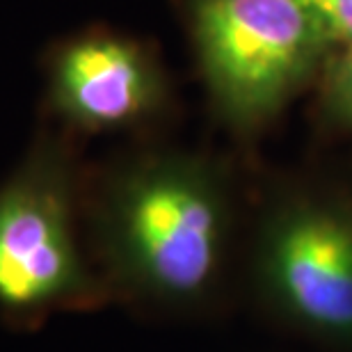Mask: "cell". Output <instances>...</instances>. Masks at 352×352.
Returning <instances> with one entry per match:
<instances>
[{
  "label": "cell",
  "instance_id": "cell-1",
  "mask_svg": "<svg viewBox=\"0 0 352 352\" xmlns=\"http://www.w3.org/2000/svg\"><path fill=\"white\" fill-rule=\"evenodd\" d=\"M94 227L117 288L165 309L192 307L206 298L220 270V183L199 160L142 158L108 179Z\"/></svg>",
  "mask_w": 352,
  "mask_h": 352
},
{
  "label": "cell",
  "instance_id": "cell-2",
  "mask_svg": "<svg viewBox=\"0 0 352 352\" xmlns=\"http://www.w3.org/2000/svg\"><path fill=\"white\" fill-rule=\"evenodd\" d=\"M103 295L80 250L72 158L44 135L0 186V316L34 329L53 314L96 307Z\"/></svg>",
  "mask_w": 352,
  "mask_h": 352
},
{
  "label": "cell",
  "instance_id": "cell-3",
  "mask_svg": "<svg viewBox=\"0 0 352 352\" xmlns=\"http://www.w3.org/2000/svg\"><path fill=\"white\" fill-rule=\"evenodd\" d=\"M204 76L231 119L272 115L332 44L298 0H190Z\"/></svg>",
  "mask_w": 352,
  "mask_h": 352
},
{
  "label": "cell",
  "instance_id": "cell-4",
  "mask_svg": "<svg viewBox=\"0 0 352 352\" xmlns=\"http://www.w3.org/2000/svg\"><path fill=\"white\" fill-rule=\"evenodd\" d=\"M265 277L281 307L316 332L352 339V217L302 204L274 220Z\"/></svg>",
  "mask_w": 352,
  "mask_h": 352
},
{
  "label": "cell",
  "instance_id": "cell-5",
  "mask_svg": "<svg viewBox=\"0 0 352 352\" xmlns=\"http://www.w3.org/2000/svg\"><path fill=\"white\" fill-rule=\"evenodd\" d=\"M48 94L67 124L112 131L149 117L163 101L165 85L138 44L115 34H85L53 55Z\"/></svg>",
  "mask_w": 352,
  "mask_h": 352
},
{
  "label": "cell",
  "instance_id": "cell-6",
  "mask_svg": "<svg viewBox=\"0 0 352 352\" xmlns=\"http://www.w3.org/2000/svg\"><path fill=\"white\" fill-rule=\"evenodd\" d=\"M318 21L329 41L352 46V0H298Z\"/></svg>",
  "mask_w": 352,
  "mask_h": 352
},
{
  "label": "cell",
  "instance_id": "cell-7",
  "mask_svg": "<svg viewBox=\"0 0 352 352\" xmlns=\"http://www.w3.org/2000/svg\"><path fill=\"white\" fill-rule=\"evenodd\" d=\"M327 101L334 115L352 126V46H346L329 72Z\"/></svg>",
  "mask_w": 352,
  "mask_h": 352
}]
</instances>
